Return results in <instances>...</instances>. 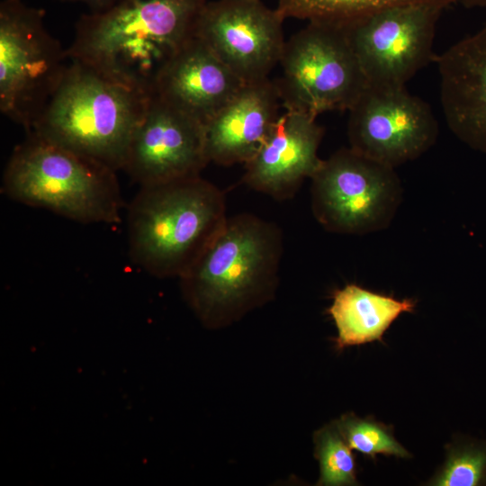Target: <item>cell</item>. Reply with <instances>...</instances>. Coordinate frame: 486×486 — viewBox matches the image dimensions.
I'll return each mask as SVG.
<instances>
[{
    "instance_id": "6da1fadb",
    "label": "cell",
    "mask_w": 486,
    "mask_h": 486,
    "mask_svg": "<svg viewBox=\"0 0 486 486\" xmlns=\"http://www.w3.org/2000/svg\"><path fill=\"white\" fill-rule=\"evenodd\" d=\"M206 0H120L84 14L68 57L151 94L163 68L194 37Z\"/></svg>"
},
{
    "instance_id": "7a4b0ae2",
    "label": "cell",
    "mask_w": 486,
    "mask_h": 486,
    "mask_svg": "<svg viewBox=\"0 0 486 486\" xmlns=\"http://www.w3.org/2000/svg\"><path fill=\"white\" fill-rule=\"evenodd\" d=\"M283 252V232L276 223L251 213L228 217L179 278L184 300L207 327L235 321L271 300Z\"/></svg>"
},
{
    "instance_id": "3957f363",
    "label": "cell",
    "mask_w": 486,
    "mask_h": 486,
    "mask_svg": "<svg viewBox=\"0 0 486 486\" xmlns=\"http://www.w3.org/2000/svg\"><path fill=\"white\" fill-rule=\"evenodd\" d=\"M140 187L127 209L130 258L153 276L180 278L225 225L224 194L201 176Z\"/></svg>"
},
{
    "instance_id": "277c9868",
    "label": "cell",
    "mask_w": 486,
    "mask_h": 486,
    "mask_svg": "<svg viewBox=\"0 0 486 486\" xmlns=\"http://www.w3.org/2000/svg\"><path fill=\"white\" fill-rule=\"evenodd\" d=\"M149 94L70 58L64 75L27 134L122 170Z\"/></svg>"
},
{
    "instance_id": "5b68a950",
    "label": "cell",
    "mask_w": 486,
    "mask_h": 486,
    "mask_svg": "<svg viewBox=\"0 0 486 486\" xmlns=\"http://www.w3.org/2000/svg\"><path fill=\"white\" fill-rule=\"evenodd\" d=\"M2 192L20 203L81 223L122 221L116 171L33 134L14 149Z\"/></svg>"
},
{
    "instance_id": "8992f818",
    "label": "cell",
    "mask_w": 486,
    "mask_h": 486,
    "mask_svg": "<svg viewBox=\"0 0 486 486\" xmlns=\"http://www.w3.org/2000/svg\"><path fill=\"white\" fill-rule=\"evenodd\" d=\"M274 81L285 109L349 110L368 86L342 24L311 21L285 40Z\"/></svg>"
},
{
    "instance_id": "52a82bcc",
    "label": "cell",
    "mask_w": 486,
    "mask_h": 486,
    "mask_svg": "<svg viewBox=\"0 0 486 486\" xmlns=\"http://www.w3.org/2000/svg\"><path fill=\"white\" fill-rule=\"evenodd\" d=\"M69 58L44 25L41 9L0 4V110L28 131L58 86Z\"/></svg>"
},
{
    "instance_id": "ba28073f",
    "label": "cell",
    "mask_w": 486,
    "mask_h": 486,
    "mask_svg": "<svg viewBox=\"0 0 486 486\" xmlns=\"http://www.w3.org/2000/svg\"><path fill=\"white\" fill-rule=\"evenodd\" d=\"M311 211L328 231L364 235L388 228L402 201L393 167L349 148L322 162L312 176Z\"/></svg>"
},
{
    "instance_id": "9c48e42d",
    "label": "cell",
    "mask_w": 486,
    "mask_h": 486,
    "mask_svg": "<svg viewBox=\"0 0 486 486\" xmlns=\"http://www.w3.org/2000/svg\"><path fill=\"white\" fill-rule=\"evenodd\" d=\"M443 10L396 6L342 23L368 86L403 87L431 60Z\"/></svg>"
},
{
    "instance_id": "30bf717a",
    "label": "cell",
    "mask_w": 486,
    "mask_h": 486,
    "mask_svg": "<svg viewBox=\"0 0 486 486\" xmlns=\"http://www.w3.org/2000/svg\"><path fill=\"white\" fill-rule=\"evenodd\" d=\"M348 111L350 148L393 168L420 157L437 138L430 106L405 86H368Z\"/></svg>"
},
{
    "instance_id": "8fae6325",
    "label": "cell",
    "mask_w": 486,
    "mask_h": 486,
    "mask_svg": "<svg viewBox=\"0 0 486 486\" xmlns=\"http://www.w3.org/2000/svg\"><path fill=\"white\" fill-rule=\"evenodd\" d=\"M284 19L261 0L206 1L194 36L242 82L250 83L268 78L279 65Z\"/></svg>"
},
{
    "instance_id": "7c38bea8",
    "label": "cell",
    "mask_w": 486,
    "mask_h": 486,
    "mask_svg": "<svg viewBox=\"0 0 486 486\" xmlns=\"http://www.w3.org/2000/svg\"><path fill=\"white\" fill-rule=\"evenodd\" d=\"M209 163L204 124L151 94L122 170L143 186L200 176Z\"/></svg>"
},
{
    "instance_id": "4fadbf2b",
    "label": "cell",
    "mask_w": 486,
    "mask_h": 486,
    "mask_svg": "<svg viewBox=\"0 0 486 486\" xmlns=\"http://www.w3.org/2000/svg\"><path fill=\"white\" fill-rule=\"evenodd\" d=\"M323 134L316 117L284 108L258 151L245 164L242 182L277 201L292 198L322 162L318 150Z\"/></svg>"
},
{
    "instance_id": "5bb4252c",
    "label": "cell",
    "mask_w": 486,
    "mask_h": 486,
    "mask_svg": "<svg viewBox=\"0 0 486 486\" xmlns=\"http://www.w3.org/2000/svg\"><path fill=\"white\" fill-rule=\"evenodd\" d=\"M440 99L449 129L486 154V22L436 58Z\"/></svg>"
},
{
    "instance_id": "9a60e30c",
    "label": "cell",
    "mask_w": 486,
    "mask_h": 486,
    "mask_svg": "<svg viewBox=\"0 0 486 486\" xmlns=\"http://www.w3.org/2000/svg\"><path fill=\"white\" fill-rule=\"evenodd\" d=\"M244 84L194 36L163 68L152 94L205 125Z\"/></svg>"
},
{
    "instance_id": "2e32d148",
    "label": "cell",
    "mask_w": 486,
    "mask_h": 486,
    "mask_svg": "<svg viewBox=\"0 0 486 486\" xmlns=\"http://www.w3.org/2000/svg\"><path fill=\"white\" fill-rule=\"evenodd\" d=\"M281 103L269 77L245 83L204 125L209 162L226 166L248 163L278 118Z\"/></svg>"
},
{
    "instance_id": "e0dca14e",
    "label": "cell",
    "mask_w": 486,
    "mask_h": 486,
    "mask_svg": "<svg viewBox=\"0 0 486 486\" xmlns=\"http://www.w3.org/2000/svg\"><path fill=\"white\" fill-rule=\"evenodd\" d=\"M415 302L398 300L350 284L333 293L327 312L338 330V349L382 341L383 334L403 312H412Z\"/></svg>"
},
{
    "instance_id": "ac0fdd59",
    "label": "cell",
    "mask_w": 486,
    "mask_h": 486,
    "mask_svg": "<svg viewBox=\"0 0 486 486\" xmlns=\"http://www.w3.org/2000/svg\"><path fill=\"white\" fill-rule=\"evenodd\" d=\"M458 0H277L284 18L346 23L378 11L404 5H433L446 9Z\"/></svg>"
},
{
    "instance_id": "d6986e66",
    "label": "cell",
    "mask_w": 486,
    "mask_h": 486,
    "mask_svg": "<svg viewBox=\"0 0 486 486\" xmlns=\"http://www.w3.org/2000/svg\"><path fill=\"white\" fill-rule=\"evenodd\" d=\"M432 486H485L486 436L458 435L446 446V460L428 482Z\"/></svg>"
},
{
    "instance_id": "ffe728a7",
    "label": "cell",
    "mask_w": 486,
    "mask_h": 486,
    "mask_svg": "<svg viewBox=\"0 0 486 486\" xmlns=\"http://www.w3.org/2000/svg\"><path fill=\"white\" fill-rule=\"evenodd\" d=\"M313 442L314 455L320 464L317 485H358L353 449L339 431L336 420L317 430Z\"/></svg>"
},
{
    "instance_id": "44dd1931",
    "label": "cell",
    "mask_w": 486,
    "mask_h": 486,
    "mask_svg": "<svg viewBox=\"0 0 486 486\" xmlns=\"http://www.w3.org/2000/svg\"><path fill=\"white\" fill-rule=\"evenodd\" d=\"M342 436L349 446L375 460L377 454L410 458V453L393 435V428L374 418H360L353 412L336 419Z\"/></svg>"
},
{
    "instance_id": "7402d4cb",
    "label": "cell",
    "mask_w": 486,
    "mask_h": 486,
    "mask_svg": "<svg viewBox=\"0 0 486 486\" xmlns=\"http://www.w3.org/2000/svg\"><path fill=\"white\" fill-rule=\"evenodd\" d=\"M64 2H77L87 5L91 12H100L105 10L120 0H60Z\"/></svg>"
},
{
    "instance_id": "603a6c76",
    "label": "cell",
    "mask_w": 486,
    "mask_h": 486,
    "mask_svg": "<svg viewBox=\"0 0 486 486\" xmlns=\"http://www.w3.org/2000/svg\"><path fill=\"white\" fill-rule=\"evenodd\" d=\"M466 8H484L486 0H458Z\"/></svg>"
}]
</instances>
